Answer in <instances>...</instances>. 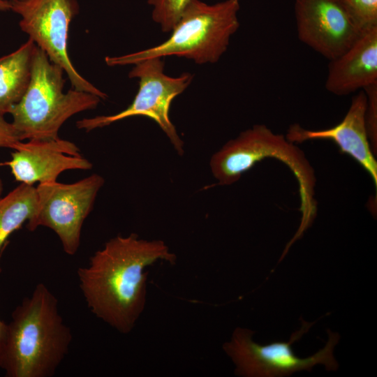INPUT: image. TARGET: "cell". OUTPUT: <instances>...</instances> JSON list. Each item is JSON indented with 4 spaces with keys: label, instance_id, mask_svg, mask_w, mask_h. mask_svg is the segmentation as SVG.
<instances>
[{
    "label": "cell",
    "instance_id": "obj_5",
    "mask_svg": "<svg viewBox=\"0 0 377 377\" xmlns=\"http://www.w3.org/2000/svg\"><path fill=\"white\" fill-rule=\"evenodd\" d=\"M64 69L35 46L31 79L20 102L12 109V124L20 140H53L74 114L95 109L98 96L72 89L64 92Z\"/></svg>",
    "mask_w": 377,
    "mask_h": 377
},
{
    "label": "cell",
    "instance_id": "obj_12",
    "mask_svg": "<svg viewBox=\"0 0 377 377\" xmlns=\"http://www.w3.org/2000/svg\"><path fill=\"white\" fill-rule=\"evenodd\" d=\"M366 108L367 96L361 90L353 96L346 115L336 126L323 130H308L294 124L289 126L285 136L294 144L313 140L333 141L342 154L350 156L365 170L376 190L377 161L366 128Z\"/></svg>",
    "mask_w": 377,
    "mask_h": 377
},
{
    "label": "cell",
    "instance_id": "obj_4",
    "mask_svg": "<svg viewBox=\"0 0 377 377\" xmlns=\"http://www.w3.org/2000/svg\"><path fill=\"white\" fill-rule=\"evenodd\" d=\"M239 0L208 4L192 0L163 43L137 52L106 57L109 66L135 64L142 60L177 56L197 64L216 63L227 50L231 36L239 27Z\"/></svg>",
    "mask_w": 377,
    "mask_h": 377
},
{
    "label": "cell",
    "instance_id": "obj_1",
    "mask_svg": "<svg viewBox=\"0 0 377 377\" xmlns=\"http://www.w3.org/2000/svg\"><path fill=\"white\" fill-rule=\"evenodd\" d=\"M176 259L161 240H145L135 233L110 239L87 266L77 269L87 307L118 332L129 333L145 306V268L159 260L174 264Z\"/></svg>",
    "mask_w": 377,
    "mask_h": 377
},
{
    "label": "cell",
    "instance_id": "obj_9",
    "mask_svg": "<svg viewBox=\"0 0 377 377\" xmlns=\"http://www.w3.org/2000/svg\"><path fill=\"white\" fill-rule=\"evenodd\" d=\"M10 10L21 17L22 31L42 49L50 60L66 73L73 89L94 94L101 99L107 95L84 79L75 68L68 54L67 43L71 20L78 13L76 0H9Z\"/></svg>",
    "mask_w": 377,
    "mask_h": 377
},
{
    "label": "cell",
    "instance_id": "obj_6",
    "mask_svg": "<svg viewBox=\"0 0 377 377\" xmlns=\"http://www.w3.org/2000/svg\"><path fill=\"white\" fill-rule=\"evenodd\" d=\"M301 327L295 331L288 342L275 341L260 345L253 341L254 332L237 327L230 341L223 348L235 365V374L244 377H283L300 371H311L317 364H322L327 371H336L339 364L334 355V349L340 335L327 330L328 339L325 346L313 355L302 358L295 355L292 344L307 333L314 323L300 319Z\"/></svg>",
    "mask_w": 377,
    "mask_h": 377
},
{
    "label": "cell",
    "instance_id": "obj_18",
    "mask_svg": "<svg viewBox=\"0 0 377 377\" xmlns=\"http://www.w3.org/2000/svg\"><path fill=\"white\" fill-rule=\"evenodd\" d=\"M367 96L365 124L373 152L377 151V83L363 89Z\"/></svg>",
    "mask_w": 377,
    "mask_h": 377
},
{
    "label": "cell",
    "instance_id": "obj_15",
    "mask_svg": "<svg viewBox=\"0 0 377 377\" xmlns=\"http://www.w3.org/2000/svg\"><path fill=\"white\" fill-rule=\"evenodd\" d=\"M37 193L33 185L20 183L0 198V252L6 248L8 238L34 214Z\"/></svg>",
    "mask_w": 377,
    "mask_h": 377
},
{
    "label": "cell",
    "instance_id": "obj_11",
    "mask_svg": "<svg viewBox=\"0 0 377 377\" xmlns=\"http://www.w3.org/2000/svg\"><path fill=\"white\" fill-rule=\"evenodd\" d=\"M13 149L10 161L0 165H8L16 181L29 185L55 182L68 170H89L93 167L80 154L75 143L59 138L20 141Z\"/></svg>",
    "mask_w": 377,
    "mask_h": 377
},
{
    "label": "cell",
    "instance_id": "obj_8",
    "mask_svg": "<svg viewBox=\"0 0 377 377\" xmlns=\"http://www.w3.org/2000/svg\"><path fill=\"white\" fill-rule=\"evenodd\" d=\"M104 183V178L98 174L71 184L39 183L36 187V209L27 228L30 231L39 226L50 228L59 238L64 251L75 255L80 244L83 223Z\"/></svg>",
    "mask_w": 377,
    "mask_h": 377
},
{
    "label": "cell",
    "instance_id": "obj_17",
    "mask_svg": "<svg viewBox=\"0 0 377 377\" xmlns=\"http://www.w3.org/2000/svg\"><path fill=\"white\" fill-rule=\"evenodd\" d=\"M364 31L377 27V0H335Z\"/></svg>",
    "mask_w": 377,
    "mask_h": 377
},
{
    "label": "cell",
    "instance_id": "obj_22",
    "mask_svg": "<svg viewBox=\"0 0 377 377\" xmlns=\"http://www.w3.org/2000/svg\"><path fill=\"white\" fill-rule=\"evenodd\" d=\"M3 183H2V181L1 179H0V195H1L2 193V191H3Z\"/></svg>",
    "mask_w": 377,
    "mask_h": 377
},
{
    "label": "cell",
    "instance_id": "obj_20",
    "mask_svg": "<svg viewBox=\"0 0 377 377\" xmlns=\"http://www.w3.org/2000/svg\"><path fill=\"white\" fill-rule=\"evenodd\" d=\"M4 249L0 252V260H1ZM1 272V269L0 267V272ZM7 327H8V324H6L4 321L0 319V353L5 342L6 333H7Z\"/></svg>",
    "mask_w": 377,
    "mask_h": 377
},
{
    "label": "cell",
    "instance_id": "obj_14",
    "mask_svg": "<svg viewBox=\"0 0 377 377\" xmlns=\"http://www.w3.org/2000/svg\"><path fill=\"white\" fill-rule=\"evenodd\" d=\"M35 43L30 38L0 58V114L10 113L24 94L31 79Z\"/></svg>",
    "mask_w": 377,
    "mask_h": 377
},
{
    "label": "cell",
    "instance_id": "obj_19",
    "mask_svg": "<svg viewBox=\"0 0 377 377\" xmlns=\"http://www.w3.org/2000/svg\"><path fill=\"white\" fill-rule=\"evenodd\" d=\"M20 141L22 140L13 124L7 121L3 115L0 114V148L13 149Z\"/></svg>",
    "mask_w": 377,
    "mask_h": 377
},
{
    "label": "cell",
    "instance_id": "obj_21",
    "mask_svg": "<svg viewBox=\"0 0 377 377\" xmlns=\"http://www.w3.org/2000/svg\"><path fill=\"white\" fill-rule=\"evenodd\" d=\"M11 6L9 0H0V11L10 10Z\"/></svg>",
    "mask_w": 377,
    "mask_h": 377
},
{
    "label": "cell",
    "instance_id": "obj_16",
    "mask_svg": "<svg viewBox=\"0 0 377 377\" xmlns=\"http://www.w3.org/2000/svg\"><path fill=\"white\" fill-rule=\"evenodd\" d=\"M192 0H147L153 20L163 32L172 31L185 8Z\"/></svg>",
    "mask_w": 377,
    "mask_h": 377
},
{
    "label": "cell",
    "instance_id": "obj_10",
    "mask_svg": "<svg viewBox=\"0 0 377 377\" xmlns=\"http://www.w3.org/2000/svg\"><path fill=\"white\" fill-rule=\"evenodd\" d=\"M294 15L299 40L329 61L363 32L335 0H295Z\"/></svg>",
    "mask_w": 377,
    "mask_h": 377
},
{
    "label": "cell",
    "instance_id": "obj_2",
    "mask_svg": "<svg viewBox=\"0 0 377 377\" xmlns=\"http://www.w3.org/2000/svg\"><path fill=\"white\" fill-rule=\"evenodd\" d=\"M0 367L6 377H52L69 351L73 335L59 313L58 300L43 283L11 315Z\"/></svg>",
    "mask_w": 377,
    "mask_h": 377
},
{
    "label": "cell",
    "instance_id": "obj_7",
    "mask_svg": "<svg viewBox=\"0 0 377 377\" xmlns=\"http://www.w3.org/2000/svg\"><path fill=\"white\" fill-rule=\"evenodd\" d=\"M162 59L150 58L134 64L128 77L139 79V89L127 108L112 115L82 119L76 122L77 128L89 132L128 117H147L158 124L177 154L182 156L184 142L170 119L169 110L173 99L188 87L193 75L188 73L178 77L165 75Z\"/></svg>",
    "mask_w": 377,
    "mask_h": 377
},
{
    "label": "cell",
    "instance_id": "obj_3",
    "mask_svg": "<svg viewBox=\"0 0 377 377\" xmlns=\"http://www.w3.org/2000/svg\"><path fill=\"white\" fill-rule=\"evenodd\" d=\"M267 158L286 164L298 183L302 217L297 230L286 245L290 247L311 226L317 213L315 172L301 149L283 135L274 133L264 124H256L241 132L214 154L209 166L218 184L231 185Z\"/></svg>",
    "mask_w": 377,
    "mask_h": 377
},
{
    "label": "cell",
    "instance_id": "obj_13",
    "mask_svg": "<svg viewBox=\"0 0 377 377\" xmlns=\"http://www.w3.org/2000/svg\"><path fill=\"white\" fill-rule=\"evenodd\" d=\"M377 83V27L364 31L343 53L330 60L325 87L345 96Z\"/></svg>",
    "mask_w": 377,
    "mask_h": 377
}]
</instances>
